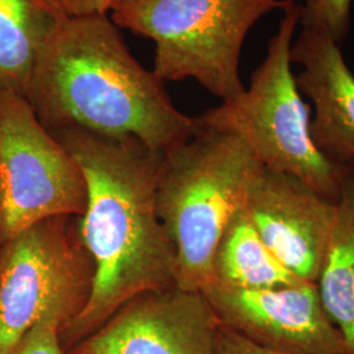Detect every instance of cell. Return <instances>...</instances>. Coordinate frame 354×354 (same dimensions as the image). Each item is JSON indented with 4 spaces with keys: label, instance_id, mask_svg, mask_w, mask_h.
<instances>
[{
    "label": "cell",
    "instance_id": "obj_1",
    "mask_svg": "<svg viewBox=\"0 0 354 354\" xmlns=\"http://www.w3.org/2000/svg\"><path fill=\"white\" fill-rule=\"evenodd\" d=\"M51 134L86 176L88 200L79 227L95 264L87 304L61 328L67 352L136 295L176 288V248L156 206L163 152L136 138H109L77 129Z\"/></svg>",
    "mask_w": 354,
    "mask_h": 354
},
{
    "label": "cell",
    "instance_id": "obj_2",
    "mask_svg": "<svg viewBox=\"0 0 354 354\" xmlns=\"http://www.w3.org/2000/svg\"><path fill=\"white\" fill-rule=\"evenodd\" d=\"M24 97L50 133L136 138L156 152L198 129L197 117L180 112L165 82L130 54L109 15L67 17L38 58Z\"/></svg>",
    "mask_w": 354,
    "mask_h": 354
},
{
    "label": "cell",
    "instance_id": "obj_3",
    "mask_svg": "<svg viewBox=\"0 0 354 354\" xmlns=\"http://www.w3.org/2000/svg\"><path fill=\"white\" fill-rule=\"evenodd\" d=\"M263 168L241 137L200 122L162 153L156 206L176 248V288L201 292L213 281L218 243Z\"/></svg>",
    "mask_w": 354,
    "mask_h": 354
},
{
    "label": "cell",
    "instance_id": "obj_4",
    "mask_svg": "<svg viewBox=\"0 0 354 354\" xmlns=\"http://www.w3.org/2000/svg\"><path fill=\"white\" fill-rule=\"evenodd\" d=\"M295 0H115L120 29L155 44L153 73L163 82L194 79L221 102L245 91L241 55L247 35L266 13Z\"/></svg>",
    "mask_w": 354,
    "mask_h": 354
},
{
    "label": "cell",
    "instance_id": "obj_5",
    "mask_svg": "<svg viewBox=\"0 0 354 354\" xmlns=\"http://www.w3.org/2000/svg\"><path fill=\"white\" fill-rule=\"evenodd\" d=\"M279 30L268 42L266 59L248 88L197 117L203 127L232 133L244 140L268 169L299 178L337 201L348 167L333 165L317 151L310 134V108L291 71L290 49L299 4L282 10Z\"/></svg>",
    "mask_w": 354,
    "mask_h": 354
},
{
    "label": "cell",
    "instance_id": "obj_6",
    "mask_svg": "<svg viewBox=\"0 0 354 354\" xmlns=\"http://www.w3.org/2000/svg\"><path fill=\"white\" fill-rule=\"evenodd\" d=\"M93 277L79 216L41 221L6 241L0 247V354L12 353L54 307L73 320L88 301Z\"/></svg>",
    "mask_w": 354,
    "mask_h": 354
},
{
    "label": "cell",
    "instance_id": "obj_7",
    "mask_svg": "<svg viewBox=\"0 0 354 354\" xmlns=\"http://www.w3.org/2000/svg\"><path fill=\"white\" fill-rule=\"evenodd\" d=\"M87 181L21 95L0 91V247L54 216H82Z\"/></svg>",
    "mask_w": 354,
    "mask_h": 354
},
{
    "label": "cell",
    "instance_id": "obj_8",
    "mask_svg": "<svg viewBox=\"0 0 354 354\" xmlns=\"http://www.w3.org/2000/svg\"><path fill=\"white\" fill-rule=\"evenodd\" d=\"M218 323L281 354H349L327 317L317 283L247 290L212 282L203 291Z\"/></svg>",
    "mask_w": 354,
    "mask_h": 354
},
{
    "label": "cell",
    "instance_id": "obj_9",
    "mask_svg": "<svg viewBox=\"0 0 354 354\" xmlns=\"http://www.w3.org/2000/svg\"><path fill=\"white\" fill-rule=\"evenodd\" d=\"M218 327L203 292L146 291L66 354H216Z\"/></svg>",
    "mask_w": 354,
    "mask_h": 354
},
{
    "label": "cell",
    "instance_id": "obj_10",
    "mask_svg": "<svg viewBox=\"0 0 354 354\" xmlns=\"http://www.w3.org/2000/svg\"><path fill=\"white\" fill-rule=\"evenodd\" d=\"M244 209L281 264L304 282L317 283L336 218V201L297 177L264 167Z\"/></svg>",
    "mask_w": 354,
    "mask_h": 354
},
{
    "label": "cell",
    "instance_id": "obj_11",
    "mask_svg": "<svg viewBox=\"0 0 354 354\" xmlns=\"http://www.w3.org/2000/svg\"><path fill=\"white\" fill-rule=\"evenodd\" d=\"M291 64L302 66L295 75L301 93L315 108L310 134L317 151L340 167L354 163V74L340 45L324 28L304 26L292 39Z\"/></svg>",
    "mask_w": 354,
    "mask_h": 354
},
{
    "label": "cell",
    "instance_id": "obj_12",
    "mask_svg": "<svg viewBox=\"0 0 354 354\" xmlns=\"http://www.w3.org/2000/svg\"><path fill=\"white\" fill-rule=\"evenodd\" d=\"M67 17L57 0H0V91L24 97L38 58Z\"/></svg>",
    "mask_w": 354,
    "mask_h": 354
},
{
    "label": "cell",
    "instance_id": "obj_13",
    "mask_svg": "<svg viewBox=\"0 0 354 354\" xmlns=\"http://www.w3.org/2000/svg\"><path fill=\"white\" fill-rule=\"evenodd\" d=\"M323 308L354 354V172L348 169L317 282Z\"/></svg>",
    "mask_w": 354,
    "mask_h": 354
},
{
    "label": "cell",
    "instance_id": "obj_14",
    "mask_svg": "<svg viewBox=\"0 0 354 354\" xmlns=\"http://www.w3.org/2000/svg\"><path fill=\"white\" fill-rule=\"evenodd\" d=\"M212 282L247 290H270L306 283L270 252L245 209L231 219L218 243Z\"/></svg>",
    "mask_w": 354,
    "mask_h": 354
},
{
    "label": "cell",
    "instance_id": "obj_15",
    "mask_svg": "<svg viewBox=\"0 0 354 354\" xmlns=\"http://www.w3.org/2000/svg\"><path fill=\"white\" fill-rule=\"evenodd\" d=\"M353 0H304L299 4V24L324 28L342 45L352 28Z\"/></svg>",
    "mask_w": 354,
    "mask_h": 354
},
{
    "label": "cell",
    "instance_id": "obj_16",
    "mask_svg": "<svg viewBox=\"0 0 354 354\" xmlns=\"http://www.w3.org/2000/svg\"><path fill=\"white\" fill-rule=\"evenodd\" d=\"M71 314L62 307L45 313L11 354H66L61 344V328L71 320Z\"/></svg>",
    "mask_w": 354,
    "mask_h": 354
},
{
    "label": "cell",
    "instance_id": "obj_17",
    "mask_svg": "<svg viewBox=\"0 0 354 354\" xmlns=\"http://www.w3.org/2000/svg\"><path fill=\"white\" fill-rule=\"evenodd\" d=\"M216 354H281L248 342L234 330L219 324L216 333Z\"/></svg>",
    "mask_w": 354,
    "mask_h": 354
},
{
    "label": "cell",
    "instance_id": "obj_18",
    "mask_svg": "<svg viewBox=\"0 0 354 354\" xmlns=\"http://www.w3.org/2000/svg\"><path fill=\"white\" fill-rule=\"evenodd\" d=\"M68 17L109 15L115 0H57Z\"/></svg>",
    "mask_w": 354,
    "mask_h": 354
},
{
    "label": "cell",
    "instance_id": "obj_19",
    "mask_svg": "<svg viewBox=\"0 0 354 354\" xmlns=\"http://www.w3.org/2000/svg\"><path fill=\"white\" fill-rule=\"evenodd\" d=\"M349 167H351V169H352V171H353L354 172V163H352V165H349Z\"/></svg>",
    "mask_w": 354,
    "mask_h": 354
}]
</instances>
